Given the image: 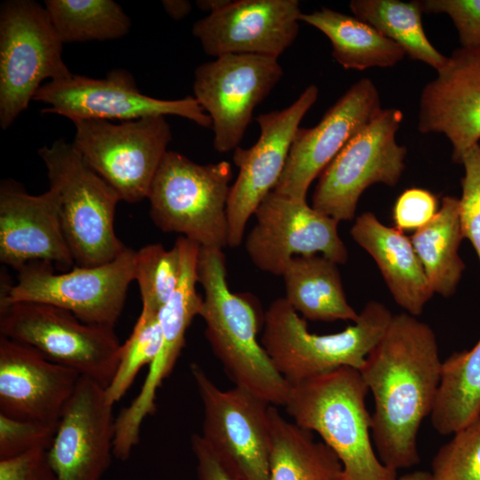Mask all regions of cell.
<instances>
[{"label": "cell", "instance_id": "obj_42", "mask_svg": "<svg viewBox=\"0 0 480 480\" xmlns=\"http://www.w3.org/2000/svg\"><path fill=\"white\" fill-rule=\"evenodd\" d=\"M231 0H197L196 5L209 14L217 12L230 3Z\"/></svg>", "mask_w": 480, "mask_h": 480}, {"label": "cell", "instance_id": "obj_40", "mask_svg": "<svg viewBox=\"0 0 480 480\" xmlns=\"http://www.w3.org/2000/svg\"><path fill=\"white\" fill-rule=\"evenodd\" d=\"M191 448L197 465L199 480H241L215 455L199 434H193Z\"/></svg>", "mask_w": 480, "mask_h": 480}, {"label": "cell", "instance_id": "obj_12", "mask_svg": "<svg viewBox=\"0 0 480 480\" xmlns=\"http://www.w3.org/2000/svg\"><path fill=\"white\" fill-rule=\"evenodd\" d=\"M189 369L204 408V441L241 480H270L271 404L236 386L220 389L196 363Z\"/></svg>", "mask_w": 480, "mask_h": 480}, {"label": "cell", "instance_id": "obj_27", "mask_svg": "<svg viewBox=\"0 0 480 480\" xmlns=\"http://www.w3.org/2000/svg\"><path fill=\"white\" fill-rule=\"evenodd\" d=\"M300 21L328 37L332 57L345 69L389 68L405 55L398 44L355 16L323 7L311 13H302Z\"/></svg>", "mask_w": 480, "mask_h": 480}, {"label": "cell", "instance_id": "obj_30", "mask_svg": "<svg viewBox=\"0 0 480 480\" xmlns=\"http://www.w3.org/2000/svg\"><path fill=\"white\" fill-rule=\"evenodd\" d=\"M349 8L355 17L395 42L411 59L436 71L445 64L447 57L430 44L424 32L421 1L353 0Z\"/></svg>", "mask_w": 480, "mask_h": 480}, {"label": "cell", "instance_id": "obj_33", "mask_svg": "<svg viewBox=\"0 0 480 480\" xmlns=\"http://www.w3.org/2000/svg\"><path fill=\"white\" fill-rule=\"evenodd\" d=\"M158 313L141 308L129 338L122 344L116 372L106 387L108 400L115 404L132 385L139 372L150 365L159 353L162 333Z\"/></svg>", "mask_w": 480, "mask_h": 480}, {"label": "cell", "instance_id": "obj_34", "mask_svg": "<svg viewBox=\"0 0 480 480\" xmlns=\"http://www.w3.org/2000/svg\"><path fill=\"white\" fill-rule=\"evenodd\" d=\"M430 480H480V413L438 450Z\"/></svg>", "mask_w": 480, "mask_h": 480}, {"label": "cell", "instance_id": "obj_6", "mask_svg": "<svg viewBox=\"0 0 480 480\" xmlns=\"http://www.w3.org/2000/svg\"><path fill=\"white\" fill-rule=\"evenodd\" d=\"M231 178L227 161L198 164L167 151L148 196L153 222L163 232L181 234L200 247L222 250L228 246Z\"/></svg>", "mask_w": 480, "mask_h": 480}, {"label": "cell", "instance_id": "obj_16", "mask_svg": "<svg viewBox=\"0 0 480 480\" xmlns=\"http://www.w3.org/2000/svg\"><path fill=\"white\" fill-rule=\"evenodd\" d=\"M318 92L317 86L310 84L288 108L259 115L257 142L249 148L234 150L233 161L239 172L227 206L229 247L241 244L249 219L277 184L295 133Z\"/></svg>", "mask_w": 480, "mask_h": 480}, {"label": "cell", "instance_id": "obj_24", "mask_svg": "<svg viewBox=\"0 0 480 480\" xmlns=\"http://www.w3.org/2000/svg\"><path fill=\"white\" fill-rule=\"evenodd\" d=\"M350 235L374 260L396 304L406 313L420 316L434 292L411 238L370 212L355 220Z\"/></svg>", "mask_w": 480, "mask_h": 480}, {"label": "cell", "instance_id": "obj_23", "mask_svg": "<svg viewBox=\"0 0 480 480\" xmlns=\"http://www.w3.org/2000/svg\"><path fill=\"white\" fill-rule=\"evenodd\" d=\"M0 261L16 271L33 261L49 262L63 270L75 266L53 190L34 196L18 182H1Z\"/></svg>", "mask_w": 480, "mask_h": 480}, {"label": "cell", "instance_id": "obj_9", "mask_svg": "<svg viewBox=\"0 0 480 480\" xmlns=\"http://www.w3.org/2000/svg\"><path fill=\"white\" fill-rule=\"evenodd\" d=\"M0 335L107 387L122 344L114 328L82 322L63 308L36 302H0Z\"/></svg>", "mask_w": 480, "mask_h": 480}, {"label": "cell", "instance_id": "obj_11", "mask_svg": "<svg viewBox=\"0 0 480 480\" xmlns=\"http://www.w3.org/2000/svg\"><path fill=\"white\" fill-rule=\"evenodd\" d=\"M402 120L399 109L381 108L321 172L312 207L339 221L351 220L368 187L396 185L407 155L406 148L396 140Z\"/></svg>", "mask_w": 480, "mask_h": 480}, {"label": "cell", "instance_id": "obj_22", "mask_svg": "<svg viewBox=\"0 0 480 480\" xmlns=\"http://www.w3.org/2000/svg\"><path fill=\"white\" fill-rule=\"evenodd\" d=\"M81 375L0 335V413L57 427Z\"/></svg>", "mask_w": 480, "mask_h": 480}, {"label": "cell", "instance_id": "obj_17", "mask_svg": "<svg viewBox=\"0 0 480 480\" xmlns=\"http://www.w3.org/2000/svg\"><path fill=\"white\" fill-rule=\"evenodd\" d=\"M176 242L181 251L182 272L178 287L158 313L159 353L149 365L139 394L116 418L114 451L122 459L129 458L139 444L143 420L156 412L157 389L172 372L185 346L187 330L202 308L203 297L196 291L200 245L184 236Z\"/></svg>", "mask_w": 480, "mask_h": 480}, {"label": "cell", "instance_id": "obj_26", "mask_svg": "<svg viewBox=\"0 0 480 480\" xmlns=\"http://www.w3.org/2000/svg\"><path fill=\"white\" fill-rule=\"evenodd\" d=\"M268 416L270 480H342V465L328 445L285 420L275 405Z\"/></svg>", "mask_w": 480, "mask_h": 480}, {"label": "cell", "instance_id": "obj_20", "mask_svg": "<svg viewBox=\"0 0 480 480\" xmlns=\"http://www.w3.org/2000/svg\"><path fill=\"white\" fill-rule=\"evenodd\" d=\"M298 0H237L196 21L193 35L207 55L256 54L277 59L295 41Z\"/></svg>", "mask_w": 480, "mask_h": 480}, {"label": "cell", "instance_id": "obj_36", "mask_svg": "<svg viewBox=\"0 0 480 480\" xmlns=\"http://www.w3.org/2000/svg\"><path fill=\"white\" fill-rule=\"evenodd\" d=\"M57 427L16 420L0 413V460L20 456L30 451H47Z\"/></svg>", "mask_w": 480, "mask_h": 480}, {"label": "cell", "instance_id": "obj_35", "mask_svg": "<svg viewBox=\"0 0 480 480\" xmlns=\"http://www.w3.org/2000/svg\"><path fill=\"white\" fill-rule=\"evenodd\" d=\"M464 176L460 198V226L480 263V143L469 148L462 157Z\"/></svg>", "mask_w": 480, "mask_h": 480}, {"label": "cell", "instance_id": "obj_13", "mask_svg": "<svg viewBox=\"0 0 480 480\" xmlns=\"http://www.w3.org/2000/svg\"><path fill=\"white\" fill-rule=\"evenodd\" d=\"M34 100L49 105L45 114H57L70 120L132 121L152 116H178L204 128L212 119L194 96L161 100L143 94L132 75L115 68L105 78L72 74L64 79L49 81L37 90Z\"/></svg>", "mask_w": 480, "mask_h": 480}, {"label": "cell", "instance_id": "obj_25", "mask_svg": "<svg viewBox=\"0 0 480 480\" xmlns=\"http://www.w3.org/2000/svg\"><path fill=\"white\" fill-rule=\"evenodd\" d=\"M286 301L304 319L356 322L357 313L347 300L338 264L321 254L296 256L283 275Z\"/></svg>", "mask_w": 480, "mask_h": 480}, {"label": "cell", "instance_id": "obj_14", "mask_svg": "<svg viewBox=\"0 0 480 480\" xmlns=\"http://www.w3.org/2000/svg\"><path fill=\"white\" fill-rule=\"evenodd\" d=\"M282 76L277 59L256 54H225L196 68L194 97L212 119L218 152L239 147L254 109Z\"/></svg>", "mask_w": 480, "mask_h": 480}, {"label": "cell", "instance_id": "obj_2", "mask_svg": "<svg viewBox=\"0 0 480 480\" xmlns=\"http://www.w3.org/2000/svg\"><path fill=\"white\" fill-rule=\"evenodd\" d=\"M197 277L204 292L199 314L204 336L228 376L236 387L284 406L292 386L257 340L260 316L253 300L230 291L221 249L200 247Z\"/></svg>", "mask_w": 480, "mask_h": 480}, {"label": "cell", "instance_id": "obj_19", "mask_svg": "<svg viewBox=\"0 0 480 480\" xmlns=\"http://www.w3.org/2000/svg\"><path fill=\"white\" fill-rule=\"evenodd\" d=\"M379 91L369 78L356 82L312 128H299L286 164L273 189L306 200L310 184L380 111Z\"/></svg>", "mask_w": 480, "mask_h": 480}, {"label": "cell", "instance_id": "obj_41", "mask_svg": "<svg viewBox=\"0 0 480 480\" xmlns=\"http://www.w3.org/2000/svg\"><path fill=\"white\" fill-rule=\"evenodd\" d=\"M162 4L167 14L176 20L185 18L192 9L191 4L186 0H164Z\"/></svg>", "mask_w": 480, "mask_h": 480}, {"label": "cell", "instance_id": "obj_37", "mask_svg": "<svg viewBox=\"0 0 480 480\" xmlns=\"http://www.w3.org/2000/svg\"><path fill=\"white\" fill-rule=\"evenodd\" d=\"M423 12L445 13L452 20L463 48L480 47V0H424Z\"/></svg>", "mask_w": 480, "mask_h": 480}, {"label": "cell", "instance_id": "obj_1", "mask_svg": "<svg viewBox=\"0 0 480 480\" xmlns=\"http://www.w3.org/2000/svg\"><path fill=\"white\" fill-rule=\"evenodd\" d=\"M443 361L433 329L406 312L394 315L359 371L374 401L371 433L392 470L420 463L417 438L437 395Z\"/></svg>", "mask_w": 480, "mask_h": 480}, {"label": "cell", "instance_id": "obj_32", "mask_svg": "<svg viewBox=\"0 0 480 480\" xmlns=\"http://www.w3.org/2000/svg\"><path fill=\"white\" fill-rule=\"evenodd\" d=\"M182 255L179 244L171 249L151 244L135 252V280L142 308L159 312L179 285Z\"/></svg>", "mask_w": 480, "mask_h": 480}, {"label": "cell", "instance_id": "obj_15", "mask_svg": "<svg viewBox=\"0 0 480 480\" xmlns=\"http://www.w3.org/2000/svg\"><path fill=\"white\" fill-rule=\"evenodd\" d=\"M253 215L256 223L247 235L245 250L261 271L282 276L296 256L321 254L338 265L348 259L338 233L340 221L316 211L307 200L272 190Z\"/></svg>", "mask_w": 480, "mask_h": 480}, {"label": "cell", "instance_id": "obj_21", "mask_svg": "<svg viewBox=\"0 0 480 480\" xmlns=\"http://www.w3.org/2000/svg\"><path fill=\"white\" fill-rule=\"evenodd\" d=\"M436 72L420 97L418 130L444 134L460 164L480 143V47L456 49Z\"/></svg>", "mask_w": 480, "mask_h": 480}, {"label": "cell", "instance_id": "obj_3", "mask_svg": "<svg viewBox=\"0 0 480 480\" xmlns=\"http://www.w3.org/2000/svg\"><path fill=\"white\" fill-rule=\"evenodd\" d=\"M369 389L360 372L340 367L294 386L284 405L300 428L317 433L342 465V480H396L371 441Z\"/></svg>", "mask_w": 480, "mask_h": 480}, {"label": "cell", "instance_id": "obj_31", "mask_svg": "<svg viewBox=\"0 0 480 480\" xmlns=\"http://www.w3.org/2000/svg\"><path fill=\"white\" fill-rule=\"evenodd\" d=\"M44 7L63 44L118 39L131 28L113 0H45Z\"/></svg>", "mask_w": 480, "mask_h": 480}, {"label": "cell", "instance_id": "obj_28", "mask_svg": "<svg viewBox=\"0 0 480 480\" xmlns=\"http://www.w3.org/2000/svg\"><path fill=\"white\" fill-rule=\"evenodd\" d=\"M462 239L460 198L445 196L435 217L411 237L434 294L455 293L465 270L459 255Z\"/></svg>", "mask_w": 480, "mask_h": 480}, {"label": "cell", "instance_id": "obj_43", "mask_svg": "<svg viewBox=\"0 0 480 480\" xmlns=\"http://www.w3.org/2000/svg\"><path fill=\"white\" fill-rule=\"evenodd\" d=\"M396 480H430V473L424 471H416L408 473L397 477Z\"/></svg>", "mask_w": 480, "mask_h": 480}, {"label": "cell", "instance_id": "obj_5", "mask_svg": "<svg viewBox=\"0 0 480 480\" xmlns=\"http://www.w3.org/2000/svg\"><path fill=\"white\" fill-rule=\"evenodd\" d=\"M57 198L61 228L76 266L112 261L126 246L116 235L117 193L63 139L38 150Z\"/></svg>", "mask_w": 480, "mask_h": 480}, {"label": "cell", "instance_id": "obj_4", "mask_svg": "<svg viewBox=\"0 0 480 480\" xmlns=\"http://www.w3.org/2000/svg\"><path fill=\"white\" fill-rule=\"evenodd\" d=\"M393 314L371 300L352 325L337 333L318 335L284 298L275 300L263 316L261 345L277 372L291 385L340 367L360 371L385 334Z\"/></svg>", "mask_w": 480, "mask_h": 480}, {"label": "cell", "instance_id": "obj_10", "mask_svg": "<svg viewBox=\"0 0 480 480\" xmlns=\"http://www.w3.org/2000/svg\"><path fill=\"white\" fill-rule=\"evenodd\" d=\"M73 145L85 163L119 196L135 204L148 198L153 180L172 140L164 116L118 124L78 119Z\"/></svg>", "mask_w": 480, "mask_h": 480}, {"label": "cell", "instance_id": "obj_29", "mask_svg": "<svg viewBox=\"0 0 480 480\" xmlns=\"http://www.w3.org/2000/svg\"><path fill=\"white\" fill-rule=\"evenodd\" d=\"M480 413V339L469 350L443 361L440 384L430 413L433 428L454 434Z\"/></svg>", "mask_w": 480, "mask_h": 480}, {"label": "cell", "instance_id": "obj_7", "mask_svg": "<svg viewBox=\"0 0 480 480\" xmlns=\"http://www.w3.org/2000/svg\"><path fill=\"white\" fill-rule=\"evenodd\" d=\"M135 252L126 247L115 260L95 267L74 266L55 273L45 261L17 270V280L1 283L0 302H36L69 311L84 323L115 328L135 280Z\"/></svg>", "mask_w": 480, "mask_h": 480}, {"label": "cell", "instance_id": "obj_38", "mask_svg": "<svg viewBox=\"0 0 480 480\" xmlns=\"http://www.w3.org/2000/svg\"><path fill=\"white\" fill-rule=\"evenodd\" d=\"M437 200L426 189L412 188L397 198L393 209L395 228L401 231L419 229L436 214Z\"/></svg>", "mask_w": 480, "mask_h": 480}, {"label": "cell", "instance_id": "obj_8", "mask_svg": "<svg viewBox=\"0 0 480 480\" xmlns=\"http://www.w3.org/2000/svg\"><path fill=\"white\" fill-rule=\"evenodd\" d=\"M63 43L44 6L9 0L0 9V125L10 127L44 80L72 75L62 58Z\"/></svg>", "mask_w": 480, "mask_h": 480}, {"label": "cell", "instance_id": "obj_18", "mask_svg": "<svg viewBox=\"0 0 480 480\" xmlns=\"http://www.w3.org/2000/svg\"><path fill=\"white\" fill-rule=\"evenodd\" d=\"M113 406L106 387L81 376L46 452L56 480L103 478L115 457Z\"/></svg>", "mask_w": 480, "mask_h": 480}, {"label": "cell", "instance_id": "obj_39", "mask_svg": "<svg viewBox=\"0 0 480 480\" xmlns=\"http://www.w3.org/2000/svg\"><path fill=\"white\" fill-rule=\"evenodd\" d=\"M45 450L36 449L0 460V480H56Z\"/></svg>", "mask_w": 480, "mask_h": 480}]
</instances>
